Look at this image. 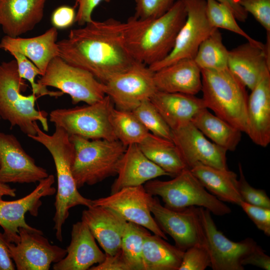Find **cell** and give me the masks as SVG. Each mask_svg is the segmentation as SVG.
<instances>
[{"label":"cell","mask_w":270,"mask_h":270,"mask_svg":"<svg viewBox=\"0 0 270 270\" xmlns=\"http://www.w3.org/2000/svg\"><path fill=\"white\" fill-rule=\"evenodd\" d=\"M150 208L160 228L173 238L174 246L180 250L184 252L196 244H206L200 207L174 210L162 206L158 198L152 196Z\"/></svg>","instance_id":"8fae6325"},{"label":"cell","mask_w":270,"mask_h":270,"mask_svg":"<svg viewBox=\"0 0 270 270\" xmlns=\"http://www.w3.org/2000/svg\"><path fill=\"white\" fill-rule=\"evenodd\" d=\"M151 134L172 140V130L150 100L142 102L132 111Z\"/></svg>","instance_id":"d590c367"},{"label":"cell","mask_w":270,"mask_h":270,"mask_svg":"<svg viewBox=\"0 0 270 270\" xmlns=\"http://www.w3.org/2000/svg\"><path fill=\"white\" fill-rule=\"evenodd\" d=\"M238 170L240 177L238 180V189L242 200L252 205L270 208V199L265 190L254 188L248 184L240 163Z\"/></svg>","instance_id":"ab89813d"},{"label":"cell","mask_w":270,"mask_h":270,"mask_svg":"<svg viewBox=\"0 0 270 270\" xmlns=\"http://www.w3.org/2000/svg\"><path fill=\"white\" fill-rule=\"evenodd\" d=\"M110 122L117 140L126 146L140 144L150 133L132 111L114 107Z\"/></svg>","instance_id":"d6a6232c"},{"label":"cell","mask_w":270,"mask_h":270,"mask_svg":"<svg viewBox=\"0 0 270 270\" xmlns=\"http://www.w3.org/2000/svg\"><path fill=\"white\" fill-rule=\"evenodd\" d=\"M28 87L20 76L15 59L0 64V116L10 122L11 128L17 126L29 136L36 134L35 122H40L44 132L48 130V113L35 108L38 97L21 93Z\"/></svg>","instance_id":"277c9868"},{"label":"cell","mask_w":270,"mask_h":270,"mask_svg":"<svg viewBox=\"0 0 270 270\" xmlns=\"http://www.w3.org/2000/svg\"><path fill=\"white\" fill-rule=\"evenodd\" d=\"M262 148L270 143V72H267L248 96L246 132Z\"/></svg>","instance_id":"7402d4cb"},{"label":"cell","mask_w":270,"mask_h":270,"mask_svg":"<svg viewBox=\"0 0 270 270\" xmlns=\"http://www.w3.org/2000/svg\"><path fill=\"white\" fill-rule=\"evenodd\" d=\"M1 118L0 116V119Z\"/></svg>","instance_id":"f907efd6"},{"label":"cell","mask_w":270,"mask_h":270,"mask_svg":"<svg viewBox=\"0 0 270 270\" xmlns=\"http://www.w3.org/2000/svg\"><path fill=\"white\" fill-rule=\"evenodd\" d=\"M242 264L244 266L251 264L265 270H270V257L258 245L244 260Z\"/></svg>","instance_id":"bcb514c9"},{"label":"cell","mask_w":270,"mask_h":270,"mask_svg":"<svg viewBox=\"0 0 270 270\" xmlns=\"http://www.w3.org/2000/svg\"><path fill=\"white\" fill-rule=\"evenodd\" d=\"M74 148L72 174L78 188L116 175L126 146L118 140H88L70 136Z\"/></svg>","instance_id":"8992f818"},{"label":"cell","mask_w":270,"mask_h":270,"mask_svg":"<svg viewBox=\"0 0 270 270\" xmlns=\"http://www.w3.org/2000/svg\"><path fill=\"white\" fill-rule=\"evenodd\" d=\"M46 0H0V26L6 36L18 37L43 18Z\"/></svg>","instance_id":"cb8c5ba5"},{"label":"cell","mask_w":270,"mask_h":270,"mask_svg":"<svg viewBox=\"0 0 270 270\" xmlns=\"http://www.w3.org/2000/svg\"><path fill=\"white\" fill-rule=\"evenodd\" d=\"M66 254L54 264V270H87L101 263L106 254L98 248L87 224L82 220L72 226L71 240Z\"/></svg>","instance_id":"ffe728a7"},{"label":"cell","mask_w":270,"mask_h":270,"mask_svg":"<svg viewBox=\"0 0 270 270\" xmlns=\"http://www.w3.org/2000/svg\"><path fill=\"white\" fill-rule=\"evenodd\" d=\"M37 82L69 95L73 104H93L106 95L104 84L90 72L68 64L60 56L50 62Z\"/></svg>","instance_id":"9c48e42d"},{"label":"cell","mask_w":270,"mask_h":270,"mask_svg":"<svg viewBox=\"0 0 270 270\" xmlns=\"http://www.w3.org/2000/svg\"><path fill=\"white\" fill-rule=\"evenodd\" d=\"M13 134L0 132V182L30 184L48 176Z\"/></svg>","instance_id":"ac0fdd59"},{"label":"cell","mask_w":270,"mask_h":270,"mask_svg":"<svg viewBox=\"0 0 270 270\" xmlns=\"http://www.w3.org/2000/svg\"><path fill=\"white\" fill-rule=\"evenodd\" d=\"M150 232L136 224L127 222L122 235L120 252L130 270H144L142 248L145 236Z\"/></svg>","instance_id":"836d02e7"},{"label":"cell","mask_w":270,"mask_h":270,"mask_svg":"<svg viewBox=\"0 0 270 270\" xmlns=\"http://www.w3.org/2000/svg\"><path fill=\"white\" fill-rule=\"evenodd\" d=\"M154 73L146 65L136 62L130 69L104 84L106 94L110 98L116 108L132 111L158 90Z\"/></svg>","instance_id":"7c38bea8"},{"label":"cell","mask_w":270,"mask_h":270,"mask_svg":"<svg viewBox=\"0 0 270 270\" xmlns=\"http://www.w3.org/2000/svg\"><path fill=\"white\" fill-rule=\"evenodd\" d=\"M158 90L196 95L202 90L201 70L194 59L184 58L154 73Z\"/></svg>","instance_id":"484cf974"},{"label":"cell","mask_w":270,"mask_h":270,"mask_svg":"<svg viewBox=\"0 0 270 270\" xmlns=\"http://www.w3.org/2000/svg\"><path fill=\"white\" fill-rule=\"evenodd\" d=\"M78 9L76 13L75 22L80 26H84L90 22L92 19V14L95 8L101 2H108L110 0H75Z\"/></svg>","instance_id":"ee69618b"},{"label":"cell","mask_w":270,"mask_h":270,"mask_svg":"<svg viewBox=\"0 0 270 270\" xmlns=\"http://www.w3.org/2000/svg\"><path fill=\"white\" fill-rule=\"evenodd\" d=\"M190 170L204 187L221 201L239 206L242 200L238 189L237 175L234 172L199 163Z\"/></svg>","instance_id":"83f0119b"},{"label":"cell","mask_w":270,"mask_h":270,"mask_svg":"<svg viewBox=\"0 0 270 270\" xmlns=\"http://www.w3.org/2000/svg\"><path fill=\"white\" fill-rule=\"evenodd\" d=\"M123 28L124 22L110 18L72 29L67 38L57 42L60 56L105 84L136 62L125 46Z\"/></svg>","instance_id":"6da1fadb"},{"label":"cell","mask_w":270,"mask_h":270,"mask_svg":"<svg viewBox=\"0 0 270 270\" xmlns=\"http://www.w3.org/2000/svg\"><path fill=\"white\" fill-rule=\"evenodd\" d=\"M82 212V220L88 226L95 239L106 255L120 250L127 222L111 208L92 206Z\"/></svg>","instance_id":"44dd1931"},{"label":"cell","mask_w":270,"mask_h":270,"mask_svg":"<svg viewBox=\"0 0 270 270\" xmlns=\"http://www.w3.org/2000/svg\"><path fill=\"white\" fill-rule=\"evenodd\" d=\"M134 16L140 20L158 18L168 12L176 0H134Z\"/></svg>","instance_id":"f35d334b"},{"label":"cell","mask_w":270,"mask_h":270,"mask_svg":"<svg viewBox=\"0 0 270 270\" xmlns=\"http://www.w3.org/2000/svg\"><path fill=\"white\" fill-rule=\"evenodd\" d=\"M202 98L206 108L242 132L246 128V87L227 68L201 70Z\"/></svg>","instance_id":"5b68a950"},{"label":"cell","mask_w":270,"mask_h":270,"mask_svg":"<svg viewBox=\"0 0 270 270\" xmlns=\"http://www.w3.org/2000/svg\"><path fill=\"white\" fill-rule=\"evenodd\" d=\"M210 264L206 244H196L184 252L178 270H204Z\"/></svg>","instance_id":"74e56055"},{"label":"cell","mask_w":270,"mask_h":270,"mask_svg":"<svg viewBox=\"0 0 270 270\" xmlns=\"http://www.w3.org/2000/svg\"><path fill=\"white\" fill-rule=\"evenodd\" d=\"M16 266L10 256L7 242L0 233V270H14Z\"/></svg>","instance_id":"7dc6e473"},{"label":"cell","mask_w":270,"mask_h":270,"mask_svg":"<svg viewBox=\"0 0 270 270\" xmlns=\"http://www.w3.org/2000/svg\"><path fill=\"white\" fill-rule=\"evenodd\" d=\"M200 216L213 270H244L242 264L258 246L252 238L234 242L218 230L208 210L200 207Z\"/></svg>","instance_id":"4fadbf2b"},{"label":"cell","mask_w":270,"mask_h":270,"mask_svg":"<svg viewBox=\"0 0 270 270\" xmlns=\"http://www.w3.org/2000/svg\"><path fill=\"white\" fill-rule=\"evenodd\" d=\"M172 142L188 168L199 163L219 169H228L227 151L210 141L191 122L172 130Z\"/></svg>","instance_id":"e0dca14e"},{"label":"cell","mask_w":270,"mask_h":270,"mask_svg":"<svg viewBox=\"0 0 270 270\" xmlns=\"http://www.w3.org/2000/svg\"><path fill=\"white\" fill-rule=\"evenodd\" d=\"M144 188L152 196H160L164 206L174 210H182L195 206L223 216L231 210L223 202L208 192L190 169L186 168L169 180H151Z\"/></svg>","instance_id":"52a82bcc"},{"label":"cell","mask_w":270,"mask_h":270,"mask_svg":"<svg viewBox=\"0 0 270 270\" xmlns=\"http://www.w3.org/2000/svg\"><path fill=\"white\" fill-rule=\"evenodd\" d=\"M118 176L111 186V194L130 186L169 174L150 160L137 144L127 146L118 166Z\"/></svg>","instance_id":"d4e9b609"},{"label":"cell","mask_w":270,"mask_h":270,"mask_svg":"<svg viewBox=\"0 0 270 270\" xmlns=\"http://www.w3.org/2000/svg\"><path fill=\"white\" fill-rule=\"evenodd\" d=\"M150 100L171 130L191 122L206 108L202 98L189 94L157 90Z\"/></svg>","instance_id":"4316f807"},{"label":"cell","mask_w":270,"mask_h":270,"mask_svg":"<svg viewBox=\"0 0 270 270\" xmlns=\"http://www.w3.org/2000/svg\"><path fill=\"white\" fill-rule=\"evenodd\" d=\"M228 68L252 90L270 72V36L265 44L248 42L228 50Z\"/></svg>","instance_id":"d6986e66"},{"label":"cell","mask_w":270,"mask_h":270,"mask_svg":"<svg viewBox=\"0 0 270 270\" xmlns=\"http://www.w3.org/2000/svg\"><path fill=\"white\" fill-rule=\"evenodd\" d=\"M16 195V189L10 187L7 184L0 182V199L4 196L14 197Z\"/></svg>","instance_id":"681fc988"},{"label":"cell","mask_w":270,"mask_h":270,"mask_svg":"<svg viewBox=\"0 0 270 270\" xmlns=\"http://www.w3.org/2000/svg\"><path fill=\"white\" fill-rule=\"evenodd\" d=\"M186 18L184 0H177L168 12L156 18L130 17L123 28L127 50L136 61L148 66L160 62L172 50Z\"/></svg>","instance_id":"7a4b0ae2"},{"label":"cell","mask_w":270,"mask_h":270,"mask_svg":"<svg viewBox=\"0 0 270 270\" xmlns=\"http://www.w3.org/2000/svg\"><path fill=\"white\" fill-rule=\"evenodd\" d=\"M138 145L150 160L168 173L170 176L174 177L184 169L188 168L172 140L150 132Z\"/></svg>","instance_id":"f1b7e54d"},{"label":"cell","mask_w":270,"mask_h":270,"mask_svg":"<svg viewBox=\"0 0 270 270\" xmlns=\"http://www.w3.org/2000/svg\"><path fill=\"white\" fill-rule=\"evenodd\" d=\"M228 50L216 28L200 44L194 58L200 70H220L228 68Z\"/></svg>","instance_id":"1f68e13d"},{"label":"cell","mask_w":270,"mask_h":270,"mask_svg":"<svg viewBox=\"0 0 270 270\" xmlns=\"http://www.w3.org/2000/svg\"><path fill=\"white\" fill-rule=\"evenodd\" d=\"M184 0L186 20L170 52L162 60L148 66L154 72L182 59H194L200 44L216 29L208 20L206 0Z\"/></svg>","instance_id":"30bf717a"},{"label":"cell","mask_w":270,"mask_h":270,"mask_svg":"<svg viewBox=\"0 0 270 270\" xmlns=\"http://www.w3.org/2000/svg\"><path fill=\"white\" fill-rule=\"evenodd\" d=\"M20 240L7 242L10 256L18 270H48L62 259L66 248L51 244L38 229L19 228Z\"/></svg>","instance_id":"9a60e30c"},{"label":"cell","mask_w":270,"mask_h":270,"mask_svg":"<svg viewBox=\"0 0 270 270\" xmlns=\"http://www.w3.org/2000/svg\"><path fill=\"white\" fill-rule=\"evenodd\" d=\"M191 122L212 142L226 151L235 150L240 141V130L211 113L207 108L200 111Z\"/></svg>","instance_id":"4dcf8cb0"},{"label":"cell","mask_w":270,"mask_h":270,"mask_svg":"<svg viewBox=\"0 0 270 270\" xmlns=\"http://www.w3.org/2000/svg\"><path fill=\"white\" fill-rule=\"evenodd\" d=\"M206 3L207 17L212 26L238 34L250 42H261L252 38L240 26L234 14L226 5L216 0H206Z\"/></svg>","instance_id":"e575fe53"},{"label":"cell","mask_w":270,"mask_h":270,"mask_svg":"<svg viewBox=\"0 0 270 270\" xmlns=\"http://www.w3.org/2000/svg\"><path fill=\"white\" fill-rule=\"evenodd\" d=\"M76 13L75 7L61 6L53 12L51 22L53 26L57 29H64L75 22Z\"/></svg>","instance_id":"7bdbcfd3"},{"label":"cell","mask_w":270,"mask_h":270,"mask_svg":"<svg viewBox=\"0 0 270 270\" xmlns=\"http://www.w3.org/2000/svg\"><path fill=\"white\" fill-rule=\"evenodd\" d=\"M36 134L28 136L42 144L52 157L57 177L53 218L56 239L62 242V226L69 215L70 208L77 206L87 208L92 206V200L82 196L78 192L72 172L74 157V148L70 136L61 128L56 126L55 132L51 135L41 130L34 122Z\"/></svg>","instance_id":"3957f363"},{"label":"cell","mask_w":270,"mask_h":270,"mask_svg":"<svg viewBox=\"0 0 270 270\" xmlns=\"http://www.w3.org/2000/svg\"><path fill=\"white\" fill-rule=\"evenodd\" d=\"M114 106L110 98L106 95L93 104L54 110L50 114V120L69 136L88 140H118L110 122Z\"/></svg>","instance_id":"ba28073f"},{"label":"cell","mask_w":270,"mask_h":270,"mask_svg":"<svg viewBox=\"0 0 270 270\" xmlns=\"http://www.w3.org/2000/svg\"><path fill=\"white\" fill-rule=\"evenodd\" d=\"M258 229L270 236V208L258 206L242 200L239 205Z\"/></svg>","instance_id":"b9f144b4"},{"label":"cell","mask_w":270,"mask_h":270,"mask_svg":"<svg viewBox=\"0 0 270 270\" xmlns=\"http://www.w3.org/2000/svg\"><path fill=\"white\" fill-rule=\"evenodd\" d=\"M239 4L270 34V0H238Z\"/></svg>","instance_id":"60d3db41"},{"label":"cell","mask_w":270,"mask_h":270,"mask_svg":"<svg viewBox=\"0 0 270 270\" xmlns=\"http://www.w3.org/2000/svg\"><path fill=\"white\" fill-rule=\"evenodd\" d=\"M184 253L162 237L150 232L143 244L144 270H178Z\"/></svg>","instance_id":"f546056e"},{"label":"cell","mask_w":270,"mask_h":270,"mask_svg":"<svg viewBox=\"0 0 270 270\" xmlns=\"http://www.w3.org/2000/svg\"><path fill=\"white\" fill-rule=\"evenodd\" d=\"M90 270H130L120 250L114 255H106L100 264L92 266Z\"/></svg>","instance_id":"f6af8a7d"},{"label":"cell","mask_w":270,"mask_h":270,"mask_svg":"<svg viewBox=\"0 0 270 270\" xmlns=\"http://www.w3.org/2000/svg\"><path fill=\"white\" fill-rule=\"evenodd\" d=\"M152 196L142 185L126 187L110 196L92 200V206L112 209L127 222L140 225L154 234L167 240L150 212V204Z\"/></svg>","instance_id":"2e32d148"},{"label":"cell","mask_w":270,"mask_h":270,"mask_svg":"<svg viewBox=\"0 0 270 270\" xmlns=\"http://www.w3.org/2000/svg\"><path fill=\"white\" fill-rule=\"evenodd\" d=\"M54 178L52 174L40 180L36 188L29 194L20 199L6 201L0 199V226L4 230L2 234L5 240L16 244L20 240L19 228L36 230L28 224L25 214L29 212L37 216L42 204L41 198L52 196L56 192L52 184Z\"/></svg>","instance_id":"5bb4252c"},{"label":"cell","mask_w":270,"mask_h":270,"mask_svg":"<svg viewBox=\"0 0 270 270\" xmlns=\"http://www.w3.org/2000/svg\"><path fill=\"white\" fill-rule=\"evenodd\" d=\"M226 5L232 12L236 18L241 22H244L248 14L238 2V0H216Z\"/></svg>","instance_id":"c3c4849f"},{"label":"cell","mask_w":270,"mask_h":270,"mask_svg":"<svg viewBox=\"0 0 270 270\" xmlns=\"http://www.w3.org/2000/svg\"><path fill=\"white\" fill-rule=\"evenodd\" d=\"M58 36V29L54 26L44 34L32 38H12L5 36L0 42V48L10 53L14 52L24 56L43 75L50 62L54 58L60 56Z\"/></svg>","instance_id":"603a6c76"},{"label":"cell","mask_w":270,"mask_h":270,"mask_svg":"<svg viewBox=\"0 0 270 270\" xmlns=\"http://www.w3.org/2000/svg\"><path fill=\"white\" fill-rule=\"evenodd\" d=\"M10 54L14 58L18 68L20 76L30 84L32 93L38 98L44 96L58 98L62 96L64 93L60 91L50 90L47 86L36 82L35 79L38 75L42 76L40 70L27 58L17 52H11Z\"/></svg>","instance_id":"8d00e7d4"}]
</instances>
